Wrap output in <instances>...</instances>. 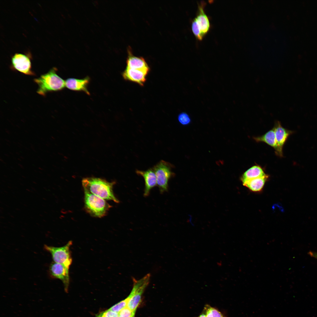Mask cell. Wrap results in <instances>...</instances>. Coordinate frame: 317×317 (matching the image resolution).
<instances>
[{"mask_svg": "<svg viewBox=\"0 0 317 317\" xmlns=\"http://www.w3.org/2000/svg\"><path fill=\"white\" fill-rule=\"evenodd\" d=\"M115 182H109L101 178L90 177L84 178L82 184L84 192L94 194L104 200H112L116 203L119 201L115 196L113 188Z\"/></svg>", "mask_w": 317, "mask_h": 317, "instance_id": "cell-1", "label": "cell"}, {"mask_svg": "<svg viewBox=\"0 0 317 317\" xmlns=\"http://www.w3.org/2000/svg\"><path fill=\"white\" fill-rule=\"evenodd\" d=\"M57 68L53 67L34 79L38 85L37 92L38 94L44 96L48 92L60 91L65 88V81L57 74Z\"/></svg>", "mask_w": 317, "mask_h": 317, "instance_id": "cell-2", "label": "cell"}, {"mask_svg": "<svg viewBox=\"0 0 317 317\" xmlns=\"http://www.w3.org/2000/svg\"><path fill=\"white\" fill-rule=\"evenodd\" d=\"M84 193L85 207L87 212L96 217L105 216L111 206L105 200L90 193Z\"/></svg>", "mask_w": 317, "mask_h": 317, "instance_id": "cell-3", "label": "cell"}, {"mask_svg": "<svg viewBox=\"0 0 317 317\" xmlns=\"http://www.w3.org/2000/svg\"><path fill=\"white\" fill-rule=\"evenodd\" d=\"M173 167L170 163L162 160L152 168L156 175L157 185L161 193L168 190V181L174 174L172 171Z\"/></svg>", "mask_w": 317, "mask_h": 317, "instance_id": "cell-4", "label": "cell"}, {"mask_svg": "<svg viewBox=\"0 0 317 317\" xmlns=\"http://www.w3.org/2000/svg\"><path fill=\"white\" fill-rule=\"evenodd\" d=\"M150 277L151 275L149 273L139 280L132 278L133 287L128 296L129 299L127 305L132 311H136L140 303L142 295L149 282Z\"/></svg>", "mask_w": 317, "mask_h": 317, "instance_id": "cell-5", "label": "cell"}, {"mask_svg": "<svg viewBox=\"0 0 317 317\" xmlns=\"http://www.w3.org/2000/svg\"><path fill=\"white\" fill-rule=\"evenodd\" d=\"M204 5L202 3L198 6L197 14L191 24L192 32L199 41L202 40L209 32L210 26L209 18L204 10Z\"/></svg>", "mask_w": 317, "mask_h": 317, "instance_id": "cell-6", "label": "cell"}, {"mask_svg": "<svg viewBox=\"0 0 317 317\" xmlns=\"http://www.w3.org/2000/svg\"><path fill=\"white\" fill-rule=\"evenodd\" d=\"M72 244L71 241L65 245L56 247L44 245V248L51 255L54 262L62 264L69 268L72 263V259L70 251V246Z\"/></svg>", "mask_w": 317, "mask_h": 317, "instance_id": "cell-7", "label": "cell"}, {"mask_svg": "<svg viewBox=\"0 0 317 317\" xmlns=\"http://www.w3.org/2000/svg\"><path fill=\"white\" fill-rule=\"evenodd\" d=\"M11 68L24 74L35 75L31 69V56L29 54L16 53L11 57Z\"/></svg>", "mask_w": 317, "mask_h": 317, "instance_id": "cell-8", "label": "cell"}, {"mask_svg": "<svg viewBox=\"0 0 317 317\" xmlns=\"http://www.w3.org/2000/svg\"><path fill=\"white\" fill-rule=\"evenodd\" d=\"M69 269L62 264L54 262L50 264L49 267V272L51 276L62 281L66 292L68 291L70 282Z\"/></svg>", "mask_w": 317, "mask_h": 317, "instance_id": "cell-9", "label": "cell"}, {"mask_svg": "<svg viewBox=\"0 0 317 317\" xmlns=\"http://www.w3.org/2000/svg\"><path fill=\"white\" fill-rule=\"evenodd\" d=\"M150 69H136L126 67L122 73L125 80L131 81L143 86L146 80L147 75Z\"/></svg>", "mask_w": 317, "mask_h": 317, "instance_id": "cell-10", "label": "cell"}, {"mask_svg": "<svg viewBox=\"0 0 317 317\" xmlns=\"http://www.w3.org/2000/svg\"><path fill=\"white\" fill-rule=\"evenodd\" d=\"M136 173L142 176L145 182V188L144 195L146 197L149 195L151 190L157 185V181L155 172L153 168H151L146 171L136 170Z\"/></svg>", "mask_w": 317, "mask_h": 317, "instance_id": "cell-11", "label": "cell"}, {"mask_svg": "<svg viewBox=\"0 0 317 317\" xmlns=\"http://www.w3.org/2000/svg\"><path fill=\"white\" fill-rule=\"evenodd\" d=\"M276 139L280 152L283 154V148L289 136L294 131L284 128L280 122L277 121L274 126Z\"/></svg>", "mask_w": 317, "mask_h": 317, "instance_id": "cell-12", "label": "cell"}, {"mask_svg": "<svg viewBox=\"0 0 317 317\" xmlns=\"http://www.w3.org/2000/svg\"><path fill=\"white\" fill-rule=\"evenodd\" d=\"M90 80V78L87 76L81 79L73 78H68L65 81V85L68 89L73 91H83L90 95L87 87Z\"/></svg>", "mask_w": 317, "mask_h": 317, "instance_id": "cell-13", "label": "cell"}, {"mask_svg": "<svg viewBox=\"0 0 317 317\" xmlns=\"http://www.w3.org/2000/svg\"><path fill=\"white\" fill-rule=\"evenodd\" d=\"M126 67L136 69H150L145 59L142 57L134 55L130 47L128 49Z\"/></svg>", "mask_w": 317, "mask_h": 317, "instance_id": "cell-14", "label": "cell"}, {"mask_svg": "<svg viewBox=\"0 0 317 317\" xmlns=\"http://www.w3.org/2000/svg\"><path fill=\"white\" fill-rule=\"evenodd\" d=\"M253 138L257 142H264L271 146L274 148L275 153L277 156L283 157V155L280 152L277 144L274 127L264 134L260 136L254 137Z\"/></svg>", "mask_w": 317, "mask_h": 317, "instance_id": "cell-15", "label": "cell"}, {"mask_svg": "<svg viewBox=\"0 0 317 317\" xmlns=\"http://www.w3.org/2000/svg\"><path fill=\"white\" fill-rule=\"evenodd\" d=\"M269 177V176L265 174L263 176L250 180L242 184L252 191L259 192L263 189Z\"/></svg>", "mask_w": 317, "mask_h": 317, "instance_id": "cell-16", "label": "cell"}, {"mask_svg": "<svg viewBox=\"0 0 317 317\" xmlns=\"http://www.w3.org/2000/svg\"><path fill=\"white\" fill-rule=\"evenodd\" d=\"M263 169L258 165L253 166L246 171L240 177L242 183L250 180L265 175Z\"/></svg>", "mask_w": 317, "mask_h": 317, "instance_id": "cell-17", "label": "cell"}, {"mask_svg": "<svg viewBox=\"0 0 317 317\" xmlns=\"http://www.w3.org/2000/svg\"><path fill=\"white\" fill-rule=\"evenodd\" d=\"M129 300V298L128 297L125 300L111 307L109 309L114 312L119 313L122 309L127 306Z\"/></svg>", "mask_w": 317, "mask_h": 317, "instance_id": "cell-18", "label": "cell"}, {"mask_svg": "<svg viewBox=\"0 0 317 317\" xmlns=\"http://www.w3.org/2000/svg\"><path fill=\"white\" fill-rule=\"evenodd\" d=\"M178 119L179 122L183 125H188L191 122V119L190 116L186 112L180 113L178 116Z\"/></svg>", "mask_w": 317, "mask_h": 317, "instance_id": "cell-19", "label": "cell"}, {"mask_svg": "<svg viewBox=\"0 0 317 317\" xmlns=\"http://www.w3.org/2000/svg\"><path fill=\"white\" fill-rule=\"evenodd\" d=\"M132 311L126 306L122 309L119 313V317H131Z\"/></svg>", "mask_w": 317, "mask_h": 317, "instance_id": "cell-20", "label": "cell"}, {"mask_svg": "<svg viewBox=\"0 0 317 317\" xmlns=\"http://www.w3.org/2000/svg\"><path fill=\"white\" fill-rule=\"evenodd\" d=\"M210 309L213 317H224L221 313L216 309L210 306Z\"/></svg>", "mask_w": 317, "mask_h": 317, "instance_id": "cell-21", "label": "cell"}, {"mask_svg": "<svg viewBox=\"0 0 317 317\" xmlns=\"http://www.w3.org/2000/svg\"><path fill=\"white\" fill-rule=\"evenodd\" d=\"M210 306L208 305H207L205 307V310L206 311V317H213L210 309Z\"/></svg>", "mask_w": 317, "mask_h": 317, "instance_id": "cell-22", "label": "cell"}, {"mask_svg": "<svg viewBox=\"0 0 317 317\" xmlns=\"http://www.w3.org/2000/svg\"><path fill=\"white\" fill-rule=\"evenodd\" d=\"M308 254H309L310 256L317 259V252L310 251L308 253Z\"/></svg>", "mask_w": 317, "mask_h": 317, "instance_id": "cell-23", "label": "cell"}, {"mask_svg": "<svg viewBox=\"0 0 317 317\" xmlns=\"http://www.w3.org/2000/svg\"><path fill=\"white\" fill-rule=\"evenodd\" d=\"M198 317H206V315L204 313H203L201 314Z\"/></svg>", "mask_w": 317, "mask_h": 317, "instance_id": "cell-24", "label": "cell"}, {"mask_svg": "<svg viewBox=\"0 0 317 317\" xmlns=\"http://www.w3.org/2000/svg\"><path fill=\"white\" fill-rule=\"evenodd\" d=\"M135 312L136 311H132V314L131 317H134Z\"/></svg>", "mask_w": 317, "mask_h": 317, "instance_id": "cell-25", "label": "cell"}]
</instances>
